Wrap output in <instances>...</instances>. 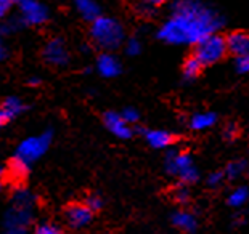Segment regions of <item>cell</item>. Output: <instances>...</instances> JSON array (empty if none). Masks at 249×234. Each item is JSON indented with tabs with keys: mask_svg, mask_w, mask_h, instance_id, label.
I'll use <instances>...</instances> for the list:
<instances>
[{
	"mask_svg": "<svg viewBox=\"0 0 249 234\" xmlns=\"http://www.w3.org/2000/svg\"><path fill=\"white\" fill-rule=\"evenodd\" d=\"M121 117H123L129 125H132V124H135V122H139L140 114H139V111L134 108H125L123 113H121Z\"/></svg>",
	"mask_w": 249,
	"mask_h": 234,
	"instance_id": "cell-22",
	"label": "cell"
},
{
	"mask_svg": "<svg viewBox=\"0 0 249 234\" xmlns=\"http://www.w3.org/2000/svg\"><path fill=\"white\" fill-rule=\"evenodd\" d=\"M235 220H236V225H243V223H245V217H243V215H236Z\"/></svg>",
	"mask_w": 249,
	"mask_h": 234,
	"instance_id": "cell-34",
	"label": "cell"
},
{
	"mask_svg": "<svg viewBox=\"0 0 249 234\" xmlns=\"http://www.w3.org/2000/svg\"><path fill=\"white\" fill-rule=\"evenodd\" d=\"M19 19L28 26L44 24L49 19V10L39 0H18Z\"/></svg>",
	"mask_w": 249,
	"mask_h": 234,
	"instance_id": "cell-6",
	"label": "cell"
},
{
	"mask_svg": "<svg viewBox=\"0 0 249 234\" xmlns=\"http://www.w3.org/2000/svg\"><path fill=\"white\" fill-rule=\"evenodd\" d=\"M74 7L79 12V15L87 19V21H95L98 17H102V10L97 0H72Z\"/></svg>",
	"mask_w": 249,
	"mask_h": 234,
	"instance_id": "cell-14",
	"label": "cell"
},
{
	"mask_svg": "<svg viewBox=\"0 0 249 234\" xmlns=\"http://www.w3.org/2000/svg\"><path fill=\"white\" fill-rule=\"evenodd\" d=\"M29 172V164H26L24 161H21L17 156H15L8 164V170H7V178L10 184L13 186H19L23 184V182L28 177Z\"/></svg>",
	"mask_w": 249,
	"mask_h": 234,
	"instance_id": "cell-12",
	"label": "cell"
},
{
	"mask_svg": "<svg viewBox=\"0 0 249 234\" xmlns=\"http://www.w3.org/2000/svg\"><path fill=\"white\" fill-rule=\"evenodd\" d=\"M124 50L129 56H137L142 51V42L137 39V37H132V39L125 40Z\"/></svg>",
	"mask_w": 249,
	"mask_h": 234,
	"instance_id": "cell-21",
	"label": "cell"
},
{
	"mask_svg": "<svg viewBox=\"0 0 249 234\" xmlns=\"http://www.w3.org/2000/svg\"><path fill=\"white\" fill-rule=\"evenodd\" d=\"M7 122H8V117L5 116V114L2 113V111H0V129H2V127H3L5 124H7Z\"/></svg>",
	"mask_w": 249,
	"mask_h": 234,
	"instance_id": "cell-32",
	"label": "cell"
},
{
	"mask_svg": "<svg viewBox=\"0 0 249 234\" xmlns=\"http://www.w3.org/2000/svg\"><path fill=\"white\" fill-rule=\"evenodd\" d=\"M7 234H24V230H21V228H8Z\"/></svg>",
	"mask_w": 249,
	"mask_h": 234,
	"instance_id": "cell-31",
	"label": "cell"
},
{
	"mask_svg": "<svg viewBox=\"0 0 249 234\" xmlns=\"http://www.w3.org/2000/svg\"><path fill=\"white\" fill-rule=\"evenodd\" d=\"M215 122H217V114L206 111V113L193 114L192 119H190V127L196 132H204V130L211 129Z\"/></svg>",
	"mask_w": 249,
	"mask_h": 234,
	"instance_id": "cell-16",
	"label": "cell"
},
{
	"mask_svg": "<svg viewBox=\"0 0 249 234\" xmlns=\"http://www.w3.org/2000/svg\"><path fill=\"white\" fill-rule=\"evenodd\" d=\"M5 56H7V49H5L3 42L0 40V61H2V60H5Z\"/></svg>",
	"mask_w": 249,
	"mask_h": 234,
	"instance_id": "cell-30",
	"label": "cell"
},
{
	"mask_svg": "<svg viewBox=\"0 0 249 234\" xmlns=\"http://www.w3.org/2000/svg\"><path fill=\"white\" fill-rule=\"evenodd\" d=\"M121 63L119 60L116 58L114 55H111V53H103V55L98 56L97 60V71L102 74L103 77H116L119 76L121 72Z\"/></svg>",
	"mask_w": 249,
	"mask_h": 234,
	"instance_id": "cell-11",
	"label": "cell"
},
{
	"mask_svg": "<svg viewBox=\"0 0 249 234\" xmlns=\"http://www.w3.org/2000/svg\"><path fill=\"white\" fill-rule=\"evenodd\" d=\"M145 2H146L148 5H151V7H156V5L164 3V2H166V0H145Z\"/></svg>",
	"mask_w": 249,
	"mask_h": 234,
	"instance_id": "cell-33",
	"label": "cell"
},
{
	"mask_svg": "<svg viewBox=\"0 0 249 234\" xmlns=\"http://www.w3.org/2000/svg\"><path fill=\"white\" fill-rule=\"evenodd\" d=\"M227 53L229 51H227L225 37H222L220 34H213L203 39L199 44H196V50L193 55L201 61V65L208 66L220 61Z\"/></svg>",
	"mask_w": 249,
	"mask_h": 234,
	"instance_id": "cell-4",
	"label": "cell"
},
{
	"mask_svg": "<svg viewBox=\"0 0 249 234\" xmlns=\"http://www.w3.org/2000/svg\"><path fill=\"white\" fill-rule=\"evenodd\" d=\"M105 120V125H107V129L113 134L114 136L118 138H130L132 136V127L127 124V122L121 117V114L118 113H107L103 117Z\"/></svg>",
	"mask_w": 249,
	"mask_h": 234,
	"instance_id": "cell-9",
	"label": "cell"
},
{
	"mask_svg": "<svg viewBox=\"0 0 249 234\" xmlns=\"http://www.w3.org/2000/svg\"><path fill=\"white\" fill-rule=\"evenodd\" d=\"M235 66H236V71L240 74H249V53L238 56L235 61Z\"/></svg>",
	"mask_w": 249,
	"mask_h": 234,
	"instance_id": "cell-24",
	"label": "cell"
},
{
	"mask_svg": "<svg viewBox=\"0 0 249 234\" xmlns=\"http://www.w3.org/2000/svg\"><path fill=\"white\" fill-rule=\"evenodd\" d=\"M224 18L201 0H178L172 15L160 31L158 39L171 45H196L206 37L217 34Z\"/></svg>",
	"mask_w": 249,
	"mask_h": 234,
	"instance_id": "cell-1",
	"label": "cell"
},
{
	"mask_svg": "<svg viewBox=\"0 0 249 234\" xmlns=\"http://www.w3.org/2000/svg\"><path fill=\"white\" fill-rule=\"evenodd\" d=\"M65 218L72 228L87 226L92 220V210L86 204H70L65 209Z\"/></svg>",
	"mask_w": 249,
	"mask_h": 234,
	"instance_id": "cell-8",
	"label": "cell"
},
{
	"mask_svg": "<svg viewBox=\"0 0 249 234\" xmlns=\"http://www.w3.org/2000/svg\"><path fill=\"white\" fill-rule=\"evenodd\" d=\"M166 168L167 172L177 177L183 184H193L198 182L199 173L195 167L192 154L183 151H171L166 156Z\"/></svg>",
	"mask_w": 249,
	"mask_h": 234,
	"instance_id": "cell-3",
	"label": "cell"
},
{
	"mask_svg": "<svg viewBox=\"0 0 249 234\" xmlns=\"http://www.w3.org/2000/svg\"><path fill=\"white\" fill-rule=\"evenodd\" d=\"M172 196H174V199H176V201L178 202V204H187V202H188V199H190L188 189L185 188L183 184H182V186H177V188L174 189Z\"/></svg>",
	"mask_w": 249,
	"mask_h": 234,
	"instance_id": "cell-23",
	"label": "cell"
},
{
	"mask_svg": "<svg viewBox=\"0 0 249 234\" xmlns=\"http://www.w3.org/2000/svg\"><path fill=\"white\" fill-rule=\"evenodd\" d=\"M90 210H92V214L93 212H97V210H100L102 209V205H103V202H102V199L98 198V196H90V198L87 199V204H86Z\"/></svg>",
	"mask_w": 249,
	"mask_h": 234,
	"instance_id": "cell-28",
	"label": "cell"
},
{
	"mask_svg": "<svg viewBox=\"0 0 249 234\" xmlns=\"http://www.w3.org/2000/svg\"><path fill=\"white\" fill-rule=\"evenodd\" d=\"M145 140L155 150H166L174 143V135L167 130H146Z\"/></svg>",
	"mask_w": 249,
	"mask_h": 234,
	"instance_id": "cell-13",
	"label": "cell"
},
{
	"mask_svg": "<svg viewBox=\"0 0 249 234\" xmlns=\"http://www.w3.org/2000/svg\"><path fill=\"white\" fill-rule=\"evenodd\" d=\"M225 42L227 51H230L236 58L249 53V34L245 31H233L231 34L225 37Z\"/></svg>",
	"mask_w": 249,
	"mask_h": 234,
	"instance_id": "cell-10",
	"label": "cell"
},
{
	"mask_svg": "<svg viewBox=\"0 0 249 234\" xmlns=\"http://www.w3.org/2000/svg\"><path fill=\"white\" fill-rule=\"evenodd\" d=\"M24 109V106H23V103L17 98V97H10V98H7L3 101V104H2V108H0V111L8 117V120H12V119H15L21 111Z\"/></svg>",
	"mask_w": 249,
	"mask_h": 234,
	"instance_id": "cell-19",
	"label": "cell"
},
{
	"mask_svg": "<svg viewBox=\"0 0 249 234\" xmlns=\"http://www.w3.org/2000/svg\"><path fill=\"white\" fill-rule=\"evenodd\" d=\"M248 170V162L246 161H231L229 162V166L225 168V178L229 180H238L246 173Z\"/></svg>",
	"mask_w": 249,
	"mask_h": 234,
	"instance_id": "cell-20",
	"label": "cell"
},
{
	"mask_svg": "<svg viewBox=\"0 0 249 234\" xmlns=\"http://www.w3.org/2000/svg\"><path fill=\"white\" fill-rule=\"evenodd\" d=\"M50 141H52V134L50 132H45L42 135H37V136H29L21 143L18 146V151H17V157L24 161L26 164L36 161L39 159L42 154H44L50 146Z\"/></svg>",
	"mask_w": 249,
	"mask_h": 234,
	"instance_id": "cell-5",
	"label": "cell"
},
{
	"mask_svg": "<svg viewBox=\"0 0 249 234\" xmlns=\"http://www.w3.org/2000/svg\"><path fill=\"white\" fill-rule=\"evenodd\" d=\"M90 37H92L95 45L109 51L119 49L123 45V42L125 39V33L123 24L118 19L109 17H98L95 21H92Z\"/></svg>",
	"mask_w": 249,
	"mask_h": 234,
	"instance_id": "cell-2",
	"label": "cell"
},
{
	"mask_svg": "<svg viewBox=\"0 0 249 234\" xmlns=\"http://www.w3.org/2000/svg\"><path fill=\"white\" fill-rule=\"evenodd\" d=\"M44 58L52 66H65L70 61V51L61 39H52L44 49Z\"/></svg>",
	"mask_w": 249,
	"mask_h": 234,
	"instance_id": "cell-7",
	"label": "cell"
},
{
	"mask_svg": "<svg viewBox=\"0 0 249 234\" xmlns=\"http://www.w3.org/2000/svg\"><path fill=\"white\" fill-rule=\"evenodd\" d=\"M238 135V127L235 124H229V125H225V129H224V136L227 138V140H233Z\"/></svg>",
	"mask_w": 249,
	"mask_h": 234,
	"instance_id": "cell-29",
	"label": "cell"
},
{
	"mask_svg": "<svg viewBox=\"0 0 249 234\" xmlns=\"http://www.w3.org/2000/svg\"><path fill=\"white\" fill-rule=\"evenodd\" d=\"M249 201V188L248 186H236L235 189L230 191L229 198H227V204L233 209H241L246 205Z\"/></svg>",
	"mask_w": 249,
	"mask_h": 234,
	"instance_id": "cell-17",
	"label": "cell"
},
{
	"mask_svg": "<svg viewBox=\"0 0 249 234\" xmlns=\"http://www.w3.org/2000/svg\"><path fill=\"white\" fill-rule=\"evenodd\" d=\"M17 3H18V0H0V19H3L5 17H7V13Z\"/></svg>",
	"mask_w": 249,
	"mask_h": 234,
	"instance_id": "cell-26",
	"label": "cell"
},
{
	"mask_svg": "<svg viewBox=\"0 0 249 234\" xmlns=\"http://www.w3.org/2000/svg\"><path fill=\"white\" fill-rule=\"evenodd\" d=\"M225 182V175L224 172H213L208 177V184L211 186V188H219V186H222Z\"/></svg>",
	"mask_w": 249,
	"mask_h": 234,
	"instance_id": "cell-25",
	"label": "cell"
},
{
	"mask_svg": "<svg viewBox=\"0 0 249 234\" xmlns=\"http://www.w3.org/2000/svg\"><path fill=\"white\" fill-rule=\"evenodd\" d=\"M172 223L178 230L185 233H193L198 228V220L193 214H190L187 210H178L172 215Z\"/></svg>",
	"mask_w": 249,
	"mask_h": 234,
	"instance_id": "cell-15",
	"label": "cell"
},
{
	"mask_svg": "<svg viewBox=\"0 0 249 234\" xmlns=\"http://www.w3.org/2000/svg\"><path fill=\"white\" fill-rule=\"evenodd\" d=\"M0 175H2V170H0Z\"/></svg>",
	"mask_w": 249,
	"mask_h": 234,
	"instance_id": "cell-35",
	"label": "cell"
},
{
	"mask_svg": "<svg viewBox=\"0 0 249 234\" xmlns=\"http://www.w3.org/2000/svg\"><path fill=\"white\" fill-rule=\"evenodd\" d=\"M203 65H201V61L196 58L195 55L188 56L187 60H185L183 66H182V72H183V77L187 79V81H192V79L198 77L201 71H203Z\"/></svg>",
	"mask_w": 249,
	"mask_h": 234,
	"instance_id": "cell-18",
	"label": "cell"
},
{
	"mask_svg": "<svg viewBox=\"0 0 249 234\" xmlns=\"http://www.w3.org/2000/svg\"><path fill=\"white\" fill-rule=\"evenodd\" d=\"M36 234H61L55 225H40L36 228Z\"/></svg>",
	"mask_w": 249,
	"mask_h": 234,
	"instance_id": "cell-27",
	"label": "cell"
}]
</instances>
